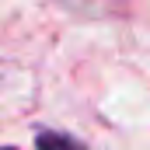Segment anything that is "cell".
<instances>
[{
	"label": "cell",
	"instance_id": "cell-1",
	"mask_svg": "<svg viewBox=\"0 0 150 150\" xmlns=\"http://www.w3.org/2000/svg\"><path fill=\"white\" fill-rule=\"evenodd\" d=\"M35 147L38 150H87L80 140L67 136V133H52V129H38L35 133Z\"/></svg>",
	"mask_w": 150,
	"mask_h": 150
},
{
	"label": "cell",
	"instance_id": "cell-2",
	"mask_svg": "<svg viewBox=\"0 0 150 150\" xmlns=\"http://www.w3.org/2000/svg\"><path fill=\"white\" fill-rule=\"evenodd\" d=\"M4 150H14V147H4Z\"/></svg>",
	"mask_w": 150,
	"mask_h": 150
}]
</instances>
